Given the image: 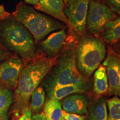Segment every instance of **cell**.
Masks as SVG:
<instances>
[{"label": "cell", "instance_id": "4316f807", "mask_svg": "<svg viewBox=\"0 0 120 120\" xmlns=\"http://www.w3.org/2000/svg\"><path fill=\"white\" fill-rule=\"evenodd\" d=\"M10 13L7 12L3 6L0 5V21L9 17Z\"/></svg>", "mask_w": 120, "mask_h": 120}, {"label": "cell", "instance_id": "83f0119b", "mask_svg": "<svg viewBox=\"0 0 120 120\" xmlns=\"http://www.w3.org/2000/svg\"><path fill=\"white\" fill-rule=\"evenodd\" d=\"M27 4H34V5H37L38 4L41 0H23Z\"/></svg>", "mask_w": 120, "mask_h": 120}, {"label": "cell", "instance_id": "f546056e", "mask_svg": "<svg viewBox=\"0 0 120 120\" xmlns=\"http://www.w3.org/2000/svg\"><path fill=\"white\" fill-rule=\"evenodd\" d=\"M64 120V119H62V120Z\"/></svg>", "mask_w": 120, "mask_h": 120}, {"label": "cell", "instance_id": "6da1fadb", "mask_svg": "<svg viewBox=\"0 0 120 120\" xmlns=\"http://www.w3.org/2000/svg\"><path fill=\"white\" fill-rule=\"evenodd\" d=\"M55 60L56 57L50 58L40 53L36 55L25 66L13 94V102L9 113L12 120H16L28 109L31 94L50 71Z\"/></svg>", "mask_w": 120, "mask_h": 120}, {"label": "cell", "instance_id": "484cf974", "mask_svg": "<svg viewBox=\"0 0 120 120\" xmlns=\"http://www.w3.org/2000/svg\"><path fill=\"white\" fill-rule=\"evenodd\" d=\"M111 50L114 53L120 56V40L112 44Z\"/></svg>", "mask_w": 120, "mask_h": 120}, {"label": "cell", "instance_id": "2e32d148", "mask_svg": "<svg viewBox=\"0 0 120 120\" xmlns=\"http://www.w3.org/2000/svg\"><path fill=\"white\" fill-rule=\"evenodd\" d=\"M101 35L103 41L112 45L120 40V16L106 23Z\"/></svg>", "mask_w": 120, "mask_h": 120}, {"label": "cell", "instance_id": "4fadbf2b", "mask_svg": "<svg viewBox=\"0 0 120 120\" xmlns=\"http://www.w3.org/2000/svg\"><path fill=\"white\" fill-rule=\"evenodd\" d=\"M64 0H41L35 8L68 25V20L64 12Z\"/></svg>", "mask_w": 120, "mask_h": 120}, {"label": "cell", "instance_id": "8fae6325", "mask_svg": "<svg viewBox=\"0 0 120 120\" xmlns=\"http://www.w3.org/2000/svg\"><path fill=\"white\" fill-rule=\"evenodd\" d=\"M89 100L83 94H70L64 97L62 101V107L68 113L85 115L87 113Z\"/></svg>", "mask_w": 120, "mask_h": 120}, {"label": "cell", "instance_id": "3957f363", "mask_svg": "<svg viewBox=\"0 0 120 120\" xmlns=\"http://www.w3.org/2000/svg\"><path fill=\"white\" fill-rule=\"evenodd\" d=\"M89 79L83 77L78 70L75 57V49L68 46L56 57L55 64L42 81L45 90L56 86L86 84Z\"/></svg>", "mask_w": 120, "mask_h": 120}, {"label": "cell", "instance_id": "277c9868", "mask_svg": "<svg viewBox=\"0 0 120 120\" xmlns=\"http://www.w3.org/2000/svg\"><path fill=\"white\" fill-rule=\"evenodd\" d=\"M13 15L14 19L31 33L35 43L41 41L53 31L64 28V23L38 12L23 3L18 5Z\"/></svg>", "mask_w": 120, "mask_h": 120}, {"label": "cell", "instance_id": "cb8c5ba5", "mask_svg": "<svg viewBox=\"0 0 120 120\" xmlns=\"http://www.w3.org/2000/svg\"><path fill=\"white\" fill-rule=\"evenodd\" d=\"M32 113L29 109H27L23 112L22 115L18 118L16 120H31V117L32 116Z\"/></svg>", "mask_w": 120, "mask_h": 120}, {"label": "cell", "instance_id": "7a4b0ae2", "mask_svg": "<svg viewBox=\"0 0 120 120\" xmlns=\"http://www.w3.org/2000/svg\"><path fill=\"white\" fill-rule=\"evenodd\" d=\"M0 43L16 54L25 65L36 55L35 42L32 34L20 22L8 17L0 22Z\"/></svg>", "mask_w": 120, "mask_h": 120}, {"label": "cell", "instance_id": "8992f818", "mask_svg": "<svg viewBox=\"0 0 120 120\" xmlns=\"http://www.w3.org/2000/svg\"><path fill=\"white\" fill-rule=\"evenodd\" d=\"M116 17V15L107 4L98 1L92 0L89 3L86 25L91 34L101 33L105 25Z\"/></svg>", "mask_w": 120, "mask_h": 120}, {"label": "cell", "instance_id": "d6986e66", "mask_svg": "<svg viewBox=\"0 0 120 120\" xmlns=\"http://www.w3.org/2000/svg\"><path fill=\"white\" fill-rule=\"evenodd\" d=\"M46 92L42 85H40L34 90L30 97L29 107L32 114L40 113L44 107Z\"/></svg>", "mask_w": 120, "mask_h": 120}, {"label": "cell", "instance_id": "ac0fdd59", "mask_svg": "<svg viewBox=\"0 0 120 120\" xmlns=\"http://www.w3.org/2000/svg\"><path fill=\"white\" fill-rule=\"evenodd\" d=\"M13 102L12 91L0 86V120H8L9 111Z\"/></svg>", "mask_w": 120, "mask_h": 120}, {"label": "cell", "instance_id": "7c38bea8", "mask_svg": "<svg viewBox=\"0 0 120 120\" xmlns=\"http://www.w3.org/2000/svg\"><path fill=\"white\" fill-rule=\"evenodd\" d=\"M91 82L86 84L56 86L45 90L48 98L61 100L70 94H86L91 90Z\"/></svg>", "mask_w": 120, "mask_h": 120}, {"label": "cell", "instance_id": "5b68a950", "mask_svg": "<svg viewBox=\"0 0 120 120\" xmlns=\"http://www.w3.org/2000/svg\"><path fill=\"white\" fill-rule=\"evenodd\" d=\"M106 55V46L102 39L94 36L82 37L75 49L78 70L86 79L92 76Z\"/></svg>", "mask_w": 120, "mask_h": 120}, {"label": "cell", "instance_id": "9c48e42d", "mask_svg": "<svg viewBox=\"0 0 120 120\" xmlns=\"http://www.w3.org/2000/svg\"><path fill=\"white\" fill-rule=\"evenodd\" d=\"M102 65L105 67L107 72L108 94L120 98V56L110 49Z\"/></svg>", "mask_w": 120, "mask_h": 120}, {"label": "cell", "instance_id": "ba28073f", "mask_svg": "<svg viewBox=\"0 0 120 120\" xmlns=\"http://www.w3.org/2000/svg\"><path fill=\"white\" fill-rule=\"evenodd\" d=\"M25 66L23 60L16 54L0 63V86L11 90L16 89Z\"/></svg>", "mask_w": 120, "mask_h": 120}, {"label": "cell", "instance_id": "9a60e30c", "mask_svg": "<svg viewBox=\"0 0 120 120\" xmlns=\"http://www.w3.org/2000/svg\"><path fill=\"white\" fill-rule=\"evenodd\" d=\"M109 82L106 68L104 66H100L94 73V81L93 85V94L94 97H103L108 94Z\"/></svg>", "mask_w": 120, "mask_h": 120}, {"label": "cell", "instance_id": "f1b7e54d", "mask_svg": "<svg viewBox=\"0 0 120 120\" xmlns=\"http://www.w3.org/2000/svg\"><path fill=\"white\" fill-rule=\"evenodd\" d=\"M66 0H64V2H66Z\"/></svg>", "mask_w": 120, "mask_h": 120}, {"label": "cell", "instance_id": "30bf717a", "mask_svg": "<svg viewBox=\"0 0 120 120\" xmlns=\"http://www.w3.org/2000/svg\"><path fill=\"white\" fill-rule=\"evenodd\" d=\"M67 34L65 28L52 33L45 40L39 43V49L41 53L50 58L56 57L63 49L67 40Z\"/></svg>", "mask_w": 120, "mask_h": 120}, {"label": "cell", "instance_id": "603a6c76", "mask_svg": "<svg viewBox=\"0 0 120 120\" xmlns=\"http://www.w3.org/2000/svg\"><path fill=\"white\" fill-rule=\"evenodd\" d=\"M12 55L11 52L7 50L0 43V63L8 59Z\"/></svg>", "mask_w": 120, "mask_h": 120}, {"label": "cell", "instance_id": "44dd1931", "mask_svg": "<svg viewBox=\"0 0 120 120\" xmlns=\"http://www.w3.org/2000/svg\"><path fill=\"white\" fill-rule=\"evenodd\" d=\"M105 1L114 13L120 15V0H105Z\"/></svg>", "mask_w": 120, "mask_h": 120}, {"label": "cell", "instance_id": "7402d4cb", "mask_svg": "<svg viewBox=\"0 0 120 120\" xmlns=\"http://www.w3.org/2000/svg\"><path fill=\"white\" fill-rule=\"evenodd\" d=\"M63 117L64 120H85L87 117L85 116V115L68 113L63 110Z\"/></svg>", "mask_w": 120, "mask_h": 120}, {"label": "cell", "instance_id": "5bb4252c", "mask_svg": "<svg viewBox=\"0 0 120 120\" xmlns=\"http://www.w3.org/2000/svg\"><path fill=\"white\" fill-rule=\"evenodd\" d=\"M87 120H107V100L103 97H94L88 105Z\"/></svg>", "mask_w": 120, "mask_h": 120}, {"label": "cell", "instance_id": "ffe728a7", "mask_svg": "<svg viewBox=\"0 0 120 120\" xmlns=\"http://www.w3.org/2000/svg\"><path fill=\"white\" fill-rule=\"evenodd\" d=\"M109 109L107 120H120V98L114 96L107 100Z\"/></svg>", "mask_w": 120, "mask_h": 120}, {"label": "cell", "instance_id": "d4e9b609", "mask_svg": "<svg viewBox=\"0 0 120 120\" xmlns=\"http://www.w3.org/2000/svg\"><path fill=\"white\" fill-rule=\"evenodd\" d=\"M31 120H47L46 117H45L43 112H40V113L34 114L32 115L31 117Z\"/></svg>", "mask_w": 120, "mask_h": 120}, {"label": "cell", "instance_id": "e0dca14e", "mask_svg": "<svg viewBox=\"0 0 120 120\" xmlns=\"http://www.w3.org/2000/svg\"><path fill=\"white\" fill-rule=\"evenodd\" d=\"M47 120H61L63 117L62 102L56 99L47 98L43 109Z\"/></svg>", "mask_w": 120, "mask_h": 120}, {"label": "cell", "instance_id": "52a82bcc", "mask_svg": "<svg viewBox=\"0 0 120 120\" xmlns=\"http://www.w3.org/2000/svg\"><path fill=\"white\" fill-rule=\"evenodd\" d=\"M89 0H66L64 12L68 25L79 34L85 32Z\"/></svg>", "mask_w": 120, "mask_h": 120}]
</instances>
